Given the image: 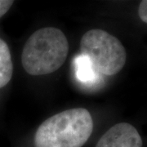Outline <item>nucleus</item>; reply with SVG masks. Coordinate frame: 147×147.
Returning a JSON list of instances; mask_svg holds the SVG:
<instances>
[{"label": "nucleus", "instance_id": "obj_7", "mask_svg": "<svg viewBox=\"0 0 147 147\" xmlns=\"http://www.w3.org/2000/svg\"><path fill=\"white\" fill-rule=\"evenodd\" d=\"M147 1L142 0L138 7V15L143 22H147Z\"/></svg>", "mask_w": 147, "mask_h": 147}, {"label": "nucleus", "instance_id": "obj_1", "mask_svg": "<svg viewBox=\"0 0 147 147\" xmlns=\"http://www.w3.org/2000/svg\"><path fill=\"white\" fill-rule=\"evenodd\" d=\"M93 131V121L84 108L64 110L48 118L38 127L35 147H82Z\"/></svg>", "mask_w": 147, "mask_h": 147}, {"label": "nucleus", "instance_id": "obj_6", "mask_svg": "<svg viewBox=\"0 0 147 147\" xmlns=\"http://www.w3.org/2000/svg\"><path fill=\"white\" fill-rule=\"evenodd\" d=\"M13 74V64L9 47L0 38V88L10 82Z\"/></svg>", "mask_w": 147, "mask_h": 147}, {"label": "nucleus", "instance_id": "obj_4", "mask_svg": "<svg viewBox=\"0 0 147 147\" xmlns=\"http://www.w3.org/2000/svg\"><path fill=\"white\" fill-rule=\"evenodd\" d=\"M137 128L127 123H119L103 134L96 147H142Z\"/></svg>", "mask_w": 147, "mask_h": 147}, {"label": "nucleus", "instance_id": "obj_5", "mask_svg": "<svg viewBox=\"0 0 147 147\" xmlns=\"http://www.w3.org/2000/svg\"><path fill=\"white\" fill-rule=\"evenodd\" d=\"M74 66L77 79L80 83L92 85L98 81L99 75L94 70L89 58L79 54L74 59Z\"/></svg>", "mask_w": 147, "mask_h": 147}, {"label": "nucleus", "instance_id": "obj_8", "mask_svg": "<svg viewBox=\"0 0 147 147\" xmlns=\"http://www.w3.org/2000/svg\"><path fill=\"white\" fill-rule=\"evenodd\" d=\"M13 3L11 0H0V18L8 11Z\"/></svg>", "mask_w": 147, "mask_h": 147}, {"label": "nucleus", "instance_id": "obj_2", "mask_svg": "<svg viewBox=\"0 0 147 147\" xmlns=\"http://www.w3.org/2000/svg\"><path fill=\"white\" fill-rule=\"evenodd\" d=\"M68 52L69 42L63 32L54 27L42 28L25 43L21 63L30 75L49 74L62 66Z\"/></svg>", "mask_w": 147, "mask_h": 147}, {"label": "nucleus", "instance_id": "obj_3", "mask_svg": "<svg viewBox=\"0 0 147 147\" xmlns=\"http://www.w3.org/2000/svg\"><path fill=\"white\" fill-rule=\"evenodd\" d=\"M80 54L89 58L94 70L100 75H115L126 62V51L122 42L100 29L84 34L80 41Z\"/></svg>", "mask_w": 147, "mask_h": 147}]
</instances>
